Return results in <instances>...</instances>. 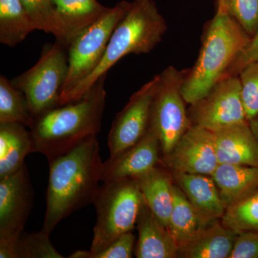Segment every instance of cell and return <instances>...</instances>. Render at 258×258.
I'll list each match as a JSON object with an SVG mask.
<instances>
[{
  "mask_svg": "<svg viewBox=\"0 0 258 258\" xmlns=\"http://www.w3.org/2000/svg\"><path fill=\"white\" fill-rule=\"evenodd\" d=\"M191 106V124L212 132L248 122L239 76L222 78L206 96Z\"/></svg>",
  "mask_w": 258,
  "mask_h": 258,
  "instance_id": "9",
  "label": "cell"
},
{
  "mask_svg": "<svg viewBox=\"0 0 258 258\" xmlns=\"http://www.w3.org/2000/svg\"><path fill=\"white\" fill-rule=\"evenodd\" d=\"M236 235L222 225L221 220H213L198 235L179 247L177 257L229 258Z\"/></svg>",
  "mask_w": 258,
  "mask_h": 258,
  "instance_id": "18",
  "label": "cell"
},
{
  "mask_svg": "<svg viewBox=\"0 0 258 258\" xmlns=\"http://www.w3.org/2000/svg\"><path fill=\"white\" fill-rule=\"evenodd\" d=\"M160 152V142L157 134L149 128L137 144L103 163L101 182L137 179L159 165Z\"/></svg>",
  "mask_w": 258,
  "mask_h": 258,
  "instance_id": "13",
  "label": "cell"
},
{
  "mask_svg": "<svg viewBox=\"0 0 258 258\" xmlns=\"http://www.w3.org/2000/svg\"><path fill=\"white\" fill-rule=\"evenodd\" d=\"M43 230L27 233L25 231L14 242V258H62Z\"/></svg>",
  "mask_w": 258,
  "mask_h": 258,
  "instance_id": "26",
  "label": "cell"
},
{
  "mask_svg": "<svg viewBox=\"0 0 258 258\" xmlns=\"http://www.w3.org/2000/svg\"><path fill=\"white\" fill-rule=\"evenodd\" d=\"M136 247V236L132 232L123 234L97 252L90 250H77L69 256L70 258H131Z\"/></svg>",
  "mask_w": 258,
  "mask_h": 258,
  "instance_id": "30",
  "label": "cell"
},
{
  "mask_svg": "<svg viewBox=\"0 0 258 258\" xmlns=\"http://www.w3.org/2000/svg\"><path fill=\"white\" fill-rule=\"evenodd\" d=\"M250 39L226 12H216L204 35L196 63L187 71L181 88L186 103L193 105L206 96Z\"/></svg>",
  "mask_w": 258,
  "mask_h": 258,
  "instance_id": "4",
  "label": "cell"
},
{
  "mask_svg": "<svg viewBox=\"0 0 258 258\" xmlns=\"http://www.w3.org/2000/svg\"><path fill=\"white\" fill-rule=\"evenodd\" d=\"M138 240L136 244L137 258H175L177 243L166 226L161 223L144 203L137 219Z\"/></svg>",
  "mask_w": 258,
  "mask_h": 258,
  "instance_id": "14",
  "label": "cell"
},
{
  "mask_svg": "<svg viewBox=\"0 0 258 258\" xmlns=\"http://www.w3.org/2000/svg\"><path fill=\"white\" fill-rule=\"evenodd\" d=\"M158 81L159 75L134 93L126 106L115 116L108 136L110 158L120 155L147 134Z\"/></svg>",
  "mask_w": 258,
  "mask_h": 258,
  "instance_id": "10",
  "label": "cell"
},
{
  "mask_svg": "<svg viewBox=\"0 0 258 258\" xmlns=\"http://www.w3.org/2000/svg\"><path fill=\"white\" fill-rule=\"evenodd\" d=\"M103 163L97 136L49 162L46 212L42 230L50 235L63 219L93 204L101 182Z\"/></svg>",
  "mask_w": 258,
  "mask_h": 258,
  "instance_id": "1",
  "label": "cell"
},
{
  "mask_svg": "<svg viewBox=\"0 0 258 258\" xmlns=\"http://www.w3.org/2000/svg\"><path fill=\"white\" fill-rule=\"evenodd\" d=\"M102 76L83 98L62 105L34 118L30 130L35 152L48 162L67 154L101 131L106 101Z\"/></svg>",
  "mask_w": 258,
  "mask_h": 258,
  "instance_id": "2",
  "label": "cell"
},
{
  "mask_svg": "<svg viewBox=\"0 0 258 258\" xmlns=\"http://www.w3.org/2000/svg\"><path fill=\"white\" fill-rule=\"evenodd\" d=\"M36 30L52 34L62 43V33L52 0H21Z\"/></svg>",
  "mask_w": 258,
  "mask_h": 258,
  "instance_id": "27",
  "label": "cell"
},
{
  "mask_svg": "<svg viewBox=\"0 0 258 258\" xmlns=\"http://www.w3.org/2000/svg\"><path fill=\"white\" fill-rule=\"evenodd\" d=\"M211 176L227 208L247 198L258 186L255 166L219 164Z\"/></svg>",
  "mask_w": 258,
  "mask_h": 258,
  "instance_id": "20",
  "label": "cell"
},
{
  "mask_svg": "<svg viewBox=\"0 0 258 258\" xmlns=\"http://www.w3.org/2000/svg\"><path fill=\"white\" fill-rule=\"evenodd\" d=\"M219 164L258 167V142L249 122L214 132Z\"/></svg>",
  "mask_w": 258,
  "mask_h": 258,
  "instance_id": "15",
  "label": "cell"
},
{
  "mask_svg": "<svg viewBox=\"0 0 258 258\" xmlns=\"http://www.w3.org/2000/svg\"><path fill=\"white\" fill-rule=\"evenodd\" d=\"M20 123H0V178L16 172L35 152L30 129Z\"/></svg>",
  "mask_w": 258,
  "mask_h": 258,
  "instance_id": "19",
  "label": "cell"
},
{
  "mask_svg": "<svg viewBox=\"0 0 258 258\" xmlns=\"http://www.w3.org/2000/svg\"><path fill=\"white\" fill-rule=\"evenodd\" d=\"M215 220L205 216L190 203L179 186H173V207L169 218V231L178 247L198 235L202 230Z\"/></svg>",
  "mask_w": 258,
  "mask_h": 258,
  "instance_id": "22",
  "label": "cell"
},
{
  "mask_svg": "<svg viewBox=\"0 0 258 258\" xmlns=\"http://www.w3.org/2000/svg\"><path fill=\"white\" fill-rule=\"evenodd\" d=\"M34 189L28 167L0 178V240L14 241L24 232L32 212Z\"/></svg>",
  "mask_w": 258,
  "mask_h": 258,
  "instance_id": "11",
  "label": "cell"
},
{
  "mask_svg": "<svg viewBox=\"0 0 258 258\" xmlns=\"http://www.w3.org/2000/svg\"><path fill=\"white\" fill-rule=\"evenodd\" d=\"M144 203L136 179L103 183L93 203L96 222L90 251H101L120 236L133 231Z\"/></svg>",
  "mask_w": 258,
  "mask_h": 258,
  "instance_id": "5",
  "label": "cell"
},
{
  "mask_svg": "<svg viewBox=\"0 0 258 258\" xmlns=\"http://www.w3.org/2000/svg\"><path fill=\"white\" fill-rule=\"evenodd\" d=\"M222 5V0H217V10L221 9Z\"/></svg>",
  "mask_w": 258,
  "mask_h": 258,
  "instance_id": "34",
  "label": "cell"
},
{
  "mask_svg": "<svg viewBox=\"0 0 258 258\" xmlns=\"http://www.w3.org/2000/svg\"><path fill=\"white\" fill-rule=\"evenodd\" d=\"M249 124L258 142V115L253 119L249 121Z\"/></svg>",
  "mask_w": 258,
  "mask_h": 258,
  "instance_id": "33",
  "label": "cell"
},
{
  "mask_svg": "<svg viewBox=\"0 0 258 258\" xmlns=\"http://www.w3.org/2000/svg\"><path fill=\"white\" fill-rule=\"evenodd\" d=\"M166 30L165 19L154 0H134L112 33L101 62L86 79L61 95L60 106L83 98L125 55L149 53L161 41Z\"/></svg>",
  "mask_w": 258,
  "mask_h": 258,
  "instance_id": "3",
  "label": "cell"
},
{
  "mask_svg": "<svg viewBox=\"0 0 258 258\" xmlns=\"http://www.w3.org/2000/svg\"><path fill=\"white\" fill-rule=\"evenodd\" d=\"M252 37L258 30V0H222L221 9Z\"/></svg>",
  "mask_w": 258,
  "mask_h": 258,
  "instance_id": "28",
  "label": "cell"
},
{
  "mask_svg": "<svg viewBox=\"0 0 258 258\" xmlns=\"http://www.w3.org/2000/svg\"><path fill=\"white\" fill-rule=\"evenodd\" d=\"M56 41L42 49L36 64L12 81L23 93L33 118L60 106V97L69 73V56Z\"/></svg>",
  "mask_w": 258,
  "mask_h": 258,
  "instance_id": "6",
  "label": "cell"
},
{
  "mask_svg": "<svg viewBox=\"0 0 258 258\" xmlns=\"http://www.w3.org/2000/svg\"><path fill=\"white\" fill-rule=\"evenodd\" d=\"M36 30L21 0H0V42L14 47Z\"/></svg>",
  "mask_w": 258,
  "mask_h": 258,
  "instance_id": "23",
  "label": "cell"
},
{
  "mask_svg": "<svg viewBox=\"0 0 258 258\" xmlns=\"http://www.w3.org/2000/svg\"><path fill=\"white\" fill-rule=\"evenodd\" d=\"M187 71L169 66L159 75L149 128L157 134L163 157L170 154L191 125L181 92Z\"/></svg>",
  "mask_w": 258,
  "mask_h": 258,
  "instance_id": "7",
  "label": "cell"
},
{
  "mask_svg": "<svg viewBox=\"0 0 258 258\" xmlns=\"http://www.w3.org/2000/svg\"><path fill=\"white\" fill-rule=\"evenodd\" d=\"M130 6L128 2H119L70 43L69 73L60 96L96 69L104 55L112 33Z\"/></svg>",
  "mask_w": 258,
  "mask_h": 258,
  "instance_id": "8",
  "label": "cell"
},
{
  "mask_svg": "<svg viewBox=\"0 0 258 258\" xmlns=\"http://www.w3.org/2000/svg\"><path fill=\"white\" fill-rule=\"evenodd\" d=\"M62 33V45L68 47L76 37L101 18L110 8L97 0H52Z\"/></svg>",
  "mask_w": 258,
  "mask_h": 258,
  "instance_id": "16",
  "label": "cell"
},
{
  "mask_svg": "<svg viewBox=\"0 0 258 258\" xmlns=\"http://www.w3.org/2000/svg\"><path fill=\"white\" fill-rule=\"evenodd\" d=\"M220 220L236 234L244 231L258 232V186L247 198L227 207Z\"/></svg>",
  "mask_w": 258,
  "mask_h": 258,
  "instance_id": "25",
  "label": "cell"
},
{
  "mask_svg": "<svg viewBox=\"0 0 258 258\" xmlns=\"http://www.w3.org/2000/svg\"><path fill=\"white\" fill-rule=\"evenodd\" d=\"M238 76L246 117L249 122L258 115V62L247 64Z\"/></svg>",
  "mask_w": 258,
  "mask_h": 258,
  "instance_id": "29",
  "label": "cell"
},
{
  "mask_svg": "<svg viewBox=\"0 0 258 258\" xmlns=\"http://www.w3.org/2000/svg\"><path fill=\"white\" fill-rule=\"evenodd\" d=\"M33 121L23 93L5 76H0V123H20L30 128Z\"/></svg>",
  "mask_w": 258,
  "mask_h": 258,
  "instance_id": "24",
  "label": "cell"
},
{
  "mask_svg": "<svg viewBox=\"0 0 258 258\" xmlns=\"http://www.w3.org/2000/svg\"><path fill=\"white\" fill-rule=\"evenodd\" d=\"M255 62H258V30L254 36L251 37L249 43L230 64L224 77L238 76L247 64Z\"/></svg>",
  "mask_w": 258,
  "mask_h": 258,
  "instance_id": "32",
  "label": "cell"
},
{
  "mask_svg": "<svg viewBox=\"0 0 258 258\" xmlns=\"http://www.w3.org/2000/svg\"><path fill=\"white\" fill-rule=\"evenodd\" d=\"M229 258H258L257 231H244L237 234Z\"/></svg>",
  "mask_w": 258,
  "mask_h": 258,
  "instance_id": "31",
  "label": "cell"
},
{
  "mask_svg": "<svg viewBox=\"0 0 258 258\" xmlns=\"http://www.w3.org/2000/svg\"><path fill=\"white\" fill-rule=\"evenodd\" d=\"M144 203L168 227L173 207V179L159 166L137 179Z\"/></svg>",
  "mask_w": 258,
  "mask_h": 258,
  "instance_id": "21",
  "label": "cell"
},
{
  "mask_svg": "<svg viewBox=\"0 0 258 258\" xmlns=\"http://www.w3.org/2000/svg\"><path fill=\"white\" fill-rule=\"evenodd\" d=\"M163 162L173 172L211 176L219 165L214 132L191 124Z\"/></svg>",
  "mask_w": 258,
  "mask_h": 258,
  "instance_id": "12",
  "label": "cell"
},
{
  "mask_svg": "<svg viewBox=\"0 0 258 258\" xmlns=\"http://www.w3.org/2000/svg\"><path fill=\"white\" fill-rule=\"evenodd\" d=\"M172 179L190 203L205 217L221 220L227 207L211 176L173 172Z\"/></svg>",
  "mask_w": 258,
  "mask_h": 258,
  "instance_id": "17",
  "label": "cell"
}]
</instances>
